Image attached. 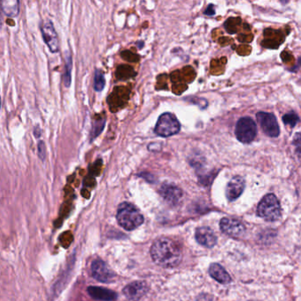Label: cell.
<instances>
[{
	"label": "cell",
	"mask_w": 301,
	"mask_h": 301,
	"mask_svg": "<svg viewBox=\"0 0 301 301\" xmlns=\"http://www.w3.org/2000/svg\"><path fill=\"white\" fill-rule=\"evenodd\" d=\"M151 255L155 263L164 268L178 265L182 257L178 244L168 238L159 239L154 242L151 248Z\"/></svg>",
	"instance_id": "cell-1"
},
{
	"label": "cell",
	"mask_w": 301,
	"mask_h": 301,
	"mask_svg": "<svg viewBox=\"0 0 301 301\" xmlns=\"http://www.w3.org/2000/svg\"><path fill=\"white\" fill-rule=\"evenodd\" d=\"M119 225L128 231L139 227L144 223V217L135 206L129 203H123L120 205L116 215Z\"/></svg>",
	"instance_id": "cell-2"
},
{
	"label": "cell",
	"mask_w": 301,
	"mask_h": 301,
	"mask_svg": "<svg viewBox=\"0 0 301 301\" xmlns=\"http://www.w3.org/2000/svg\"><path fill=\"white\" fill-rule=\"evenodd\" d=\"M257 214L266 221H276L281 217V206L273 194L265 195L259 203Z\"/></svg>",
	"instance_id": "cell-3"
},
{
	"label": "cell",
	"mask_w": 301,
	"mask_h": 301,
	"mask_svg": "<svg viewBox=\"0 0 301 301\" xmlns=\"http://www.w3.org/2000/svg\"><path fill=\"white\" fill-rule=\"evenodd\" d=\"M181 124L175 115L171 113H165L159 116L156 123L155 133L159 137L168 138L174 136L180 131Z\"/></svg>",
	"instance_id": "cell-4"
},
{
	"label": "cell",
	"mask_w": 301,
	"mask_h": 301,
	"mask_svg": "<svg viewBox=\"0 0 301 301\" xmlns=\"http://www.w3.org/2000/svg\"><path fill=\"white\" fill-rule=\"evenodd\" d=\"M257 133V127L250 117H242L239 120L235 128V135L243 144L251 143Z\"/></svg>",
	"instance_id": "cell-5"
},
{
	"label": "cell",
	"mask_w": 301,
	"mask_h": 301,
	"mask_svg": "<svg viewBox=\"0 0 301 301\" xmlns=\"http://www.w3.org/2000/svg\"><path fill=\"white\" fill-rule=\"evenodd\" d=\"M256 118L261 126L262 131L271 138H277L279 136L280 129L278 125L277 117L272 113L259 112L256 115Z\"/></svg>",
	"instance_id": "cell-6"
},
{
	"label": "cell",
	"mask_w": 301,
	"mask_h": 301,
	"mask_svg": "<svg viewBox=\"0 0 301 301\" xmlns=\"http://www.w3.org/2000/svg\"><path fill=\"white\" fill-rule=\"evenodd\" d=\"M41 32L43 41L51 53H57L59 51V39L52 21L48 20L41 27Z\"/></svg>",
	"instance_id": "cell-7"
},
{
	"label": "cell",
	"mask_w": 301,
	"mask_h": 301,
	"mask_svg": "<svg viewBox=\"0 0 301 301\" xmlns=\"http://www.w3.org/2000/svg\"><path fill=\"white\" fill-rule=\"evenodd\" d=\"M220 229L222 232L233 238H239L244 235L245 225L237 219L224 218L220 221Z\"/></svg>",
	"instance_id": "cell-8"
},
{
	"label": "cell",
	"mask_w": 301,
	"mask_h": 301,
	"mask_svg": "<svg viewBox=\"0 0 301 301\" xmlns=\"http://www.w3.org/2000/svg\"><path fill=\"white\" fill-rule=\"evenodd\" d=\"M92 274L96 280L103 283L110 282L114 278V273L111 272L109 266L102 260H95L93 261Z\"/></svg>",
	"instance_id": "cell-9"
},
{
	"label": "cell",
	"mask_w": 301,
	"mask_h": 301,
	"mask_svg": "<svg viewBox=\"0 0 301 301\" xmlns=\"http://www.w3.org/2000/svg\"><path fill=\"white\" fill-rule=\"evenodd\" d=\"M147 285L144 282H133L123 289V294L128 301H139L146 294Z\"/></svg>",
	"instance_id": "cell-10"
},
{
	"label": "cell",
	"mask_w": 301,
	"mask_h": 301,
	"mask_svg": "<svg viewBox=\"0 0 301 301\" xmlns=\"http://www.w3.org/2000/svg\"><path fill=\"white\" fill-rule=\"evenodd\" d=\"M159 193L165 201L173 206L179 204L183 195L182 189L172 184H163L159 189Z\"/></svg>",
	"instance_id": "cell-11"
},
{
	"label": "cell",
	"mask_w": 301,
	"mask_h": 301,
	"mask_svg": "<svg viewBox=\"0 0 301 301\" xmlns=\"http://www.w3.org/2000/svg\"><path fill=\"white\" fill-rule=\"evenodd\" d=\"M245 189V181L241 176H235L228 182L226 187V197L229 201H235L239 198Z\"/></svg>",
	"instance_id": "cell-12"
},
{
	"label": "cell",
	"mask_w": 301,
	"mask_h": 301,
	"mask_svg": "<svg viewBox=\"0 0 301 301\" xmlns=\"http://www.w3.org/2000/svg\"><path fill=\"white\" fill-rule=\"evenodd\" d=\"M195 239L200 245L206 248H212L217 244V236L212 229L206 226L196 229Z\"/></svg>",
	"instance_id": "cell-13"
},
{
	"label": "cell",
	"mask_w": 301,
	"mask_h": 301,
	"mask_svg": "<svg viewBox=\"0 0 301 301\" xmlns=\"http://www.w3.org/2000/svg\"><path fill=\"white\" fill-rule=\"evenodd\" d=\"M87 291L92 298L98 300L113 301L116 298V294L114 291L105 288L90 286Z\"/></svg>",
	"instance_id": "cell-14"
},
{
	"label": "cell",
	"mask_w": 301,
	"mask_h": 301,
	"mask_svg": "<svg viewBox=\"0 0 301 301\" xmlns=\"http://www.w3.org/2000/svg\"><path fill=\"white\" fill-rule=\"evenodd\" d=\"M0 7L5 15L14 18L20 14V0H0Z\"/></svg>",
	"instance_id": "cell-15"
},
{
	"label": "cell",
	"mask_w": 301,
	"mask_h": 301,
	"mask_svg": "<svg viewBox=\"0 0 301 301\" xmlns=\"http://www.w3.org/2000/svg\"><path fill=\"white\" fill-rule=\"evenodd\" d=\"M209 272L212 278L219 283L228 284L231 282V277L229 276L228 273L225 272V269L218 263H212L210 267Z\"/></svg>",
	"instance_id": "cell-16"
},
{
	"label": "cell",
	"mask_w": 301,
	"mask_h": 301,
	"mask_svg": "<svg viewBox=\"0 0 301 301\" xmlns=\"http://www.w3.org/2000/svg\"><path fill=\"white\" fill-rule=\"evenodd\" d=\"M72 69H73V58L69 51L65 53V67H64V74H63V82L64 86L69 87L72 81Z\"/></svg>",
	"instance_id": "cell-17"
},
{
	"label": "cell",
	"mask_w": 301,
	"mask_h": 301,
	"mask_svg": "<svg viewBox=\"0 0 301 301\" xmlns=\"http://www.w3.org/2000/svg\"><path fill=\"white\" fill-rule=\"evenodd\" d=\"M106 84V80H105V77L102 71L99 70H96L95 73H94V81H93V87L94 90L97 92L102 91L104 88Z\"/></svg>",
	"instance_id": "cell-18"
},
{
	"label": "cell",
	"mask_w": 301,
	"mask_h": 301,
	"mask_svg": "<svg viewBox=\"0 0 301 301\" xmlns=\"http://www.w3.org/2000/svg\"><path fill=\"white\" fill-rule=\"evenodd\" d=\"M298 120H299V118L297 116V114L293 112L288 113V114L283 116V122L286 125L291 126V127H294L298 123Z\"/></svg>",
	"instance_id": "cell-19"
},
{
	"label": "cell",
	"mask_w": 301,
	"mask_h": 301,
	"mask_svg": "<svg viewBox=\"0 0 301 301\" xmlns=\"http://www.w3.org/2000/svg\"><path fill=\"white\" fill-rule=\"evenodd\" d=\"M240 21H241L240 19H229L225 22V28L228 31L229 33H235V32H237V29L235 28V27H237L236 23H238Z\"/></svg>",
	"instance_id": "cell-20"
},
{
	"label": "cell",
	"mask_w": 301,
	"mask_h": 301,
	"mask_svg": "<svg viewBox=\"0 0 301 301\" xmlns=\"http://www.w3.org/2000/svg\"><path fill=\"white\" fill-rule=\"evenodd\" d=\"M38 155L42 160H44L46 158V146L43 141H40L38 144Z\"/></svg>",
	"instance_id": "cell-21"
},
{
	"label": "cell",
	"mask_w": 301,
	"mask_h": 301,
	"mask_svg": "<svg viewBox=\"0 0 301 301\" xmlns=\"http://www.w3.org/2000/svg\"><path fill=\"white\" fill-rule=\"evenodd\" d=\"M293 145L297 147V152L301 155V132L296 133L293 138Z\"/></svg>",
	"instance_id": "cell-22"
},
{
	"label": "cell",
	"mask_w": 301,
	"mask_h": 301,
	"mask_svg": "<svg viewBox=\"0 0 301 301\" xmlns=\"http://www.w3.org/2000/svg\"><path fill=\"white\" fill-rule=\"evenodd\" d=\"M204 14L207 15V16H213L215 15V7L213 5H209V7L206 8Z\"/></svg>",
	"instance_id": "cell-23"
},
{
	"label": "cell",
	"mask_w": 301,
	"mask_h": 301,
	"mask_svg": "<svg viewBox=\"0 0 301 301\" xmlns=\"http://www.w3.org/2000/svg\"><path fill=\"white\" fill-rule=\"evenodd\" d=\"M41 132H42V130H41L40 128H39V126H37V129H35V136L37 137V138H39L41 135Z\"/></svg>",
	"instance_id": "cell-24"
},
{
	"label": "cell",
	"mask_w": 301,
	"mask_h": 301,
	"mask_svg": "<svg viewBox=\"0 0 301 301\" xmlns=\"http://www.w3.org/2000/svg\"><path fill=\"white\" fill-rule=\"evenodd\" d=\"M280 1H281L282 3L284 4V5H285V4L287 3L289 0H280Z\"/></svg>",
	"instance_id": "cell-25"
},
{
	"label": "cell",
	"mask_w": 301,
	"mask_h": 301,
	"mask_svg": "<svg viewBox=\"0 0 301 301\" xmlns=\"http://www.w3.org/2000/svg\"><path fill=\"white\" fill-rule=\"evenodd\" d=\"M0 108H1V98H0Z\"/></svg>",
	"instance_id": "cell-26"
}]
</instances>
